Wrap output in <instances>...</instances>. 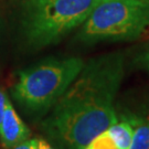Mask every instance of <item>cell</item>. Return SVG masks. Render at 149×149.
Masks as SVG:
<instances>
[{
    "label": "cell",
    "instance_id": "cell-8",
    "mask_svg": "<svg viewBox=\"0 0 149 149\" xmlns=\"http://www.w3.org/2000/svg\"><path fill=\"white\" fill-rule=\"evenodd\" d=\"M38 141L39 139L37 138H29L12 147L11 149H38Z\"/></svg>",
    "mask_w": 149,
    "mask_h": 149
},
{
    "label": "cell",
    "instance_id": "cell-11",
    "mask_svg": "<svg viewBox=\"0 0 149 149\" xmlns=\"http://www.w3.org/2000/svg\"><path fill=\"white\" fill-rule=\"evenodd\" d=\"M139 64L149 72V50L146 51L139 59Z\"/></svg>",
    "mask_w": 149,
    "mask_h": 149
},
{
    "label": "cell",
    "instance_id": "cell-13",
    "mask_svg": "<svg viewBox=\"0 0 149 149\" xmlns=\"http://www.w3.org/2000/svg\"><path fill=\"white\" fill-rule=\"evenodd\" d=\"M147 1H149V0H147Z\"/></svg>",
    "mask_w": 149,
    "mask_h": 149
},
{
    "label": "cell",
    "instance_id": "cell-4",
    "mask_svg": "<svg viewBox=\"0 0 149 149\" xmlns=\"http://www.w3.org/2000/svg\"><path fill=\"white\" fill-rule=\"evenodd\" d=\"M81 27L77 39L87 44L137 39L149 28V1L100 0Z\"/></svg>",
    "mask_w": 149,
    "mask_h": 149
},
{
    "label": "cell",
    "instance_id": "cell-3",
    "mask_svg": "<svg viewBox=\"0 0 149 149\" xmlns=\"http://www.w3.org/2000/svg\"><path fill=\"white\" fill-rule=\"evenodd\" d=\"M100 0H24L23 31L28 44H54L82 26Z\"/></svg>",
    "mask_w": 149,
    "mask_h": 149
},
{
    "label": "cell",
    "instance_id": "cell-12",
    "mask_svg": "<svg viewBox=\"0 0 149 149\" xmlns=\"http://www.w3.org/2000/svg\"><path fill=\"white\" fill-rule=\"evenodd\" d=\"M38 149H55L51 144H49L44 139H39L38 141Z\"/></svg>",
    "mask_w": 149,
    "mask_h": 149
},
{
    "label": "cell",
    "instance_id": "cell-5",
    "mask_svg": "<svg viewBox=\"0 0 149 149\" xmlns=\"http://www.w3.org/2000/svg\"><path fill=\"white\" fill-rule=\"evenodd\" d=\"M136 122L133 114L118 113L117 122L94 137L84 149H129Z\"/></svg>",
    "mask_w": 149,
    "mask_h": 149
},
{
    "label": "cell",
    "instance_id": "cell-6",
    "mask_svg": "<svg viewBox=\"0 0 149 149\" xmlns=\"http://www.w3.org/2000/svg\"><path fill=\"white\" fill-rule=\"evenodd\" d=\"M30 138V130L22 122L11 102L8 100L5 113L0 124V140L3 147L11 149L22 141Z\"/></svg>",
    "mask_w": 149,
    "mask_h": 149
},
{
    "label": "cell",
    "instance_id": "cell-1",
    "mask_svg": "<svg viewBox=\"0 0 149 149\" xmlns=\"http://www.w3.org/2000/svg\"><path fill=\"white\" fill-rule=\"evenodd\" d=\"M125 74L120 52L84 63L76 79L41 122L43 132L59 149H84L118 120L116 97Z\"/></svg>",
    "mask_w": 149,
    "mask_h": 149
},
{
    "label": "cell",
    "instance_id": "cell-2",
    "mask_svg": "<svg viewBox=\"0 0 149 149\" xmlns=\"http://www.w3.org/2000/svg\"><path fill=\"white\" fill-rule=\"evenodd\" d=\"M79 56L50 58L18 73L12 95L28 115L45 116L84 65Z\"/></svg>",
    "mask_w": 149,
    "mask_h": 149
},
{
    "label": "cell",
    "instance_id": "cell-10",
    "mask_svg": "<svg viewBox=\"0 0 149 149\" xmlns=\"http://www.w3.org/2000/svg\"><path fill=\"white\" fill-rule=\"evenodd\" d=\"M7 101H8V97L6 95V93L2 90H0V124H1V120H2L3 113H5Z\"/></svg>",
    "mask_w": 149,
    "mask_h": 149
},
{
    "label": "cell",
    "instance_id": "cell-9",
    "mask_svg": "<svg viewBox=\"0 0 149 149\" xmlns=\"http://www.w3.org/2000/svg\"><path fill=\"white\" fill-rule=\"evenodd\" d=\"M132 113L134 115H136L139 118H144V119H149V97L145 103V106L139 111V112H128Z\"/></svg>",
    "mask_w": 149,
    "mask_h": 149
},
{
    "label": "cell",
    "instance_id": "cell-7",
    "mask_svg": "<svg viewBox=\"0 0 149 149\" xmlns=\"http://www.w3.org/2000/svg\"><path fill=\"white\" fill-rule=\"evenodd\" d=\"M134 116L136 117L137 122L129 149H149V119L139 118L136 115Z\"/></svg>",
    "mask_w": 149,
    "mask_h": 149
}]
</instances>
